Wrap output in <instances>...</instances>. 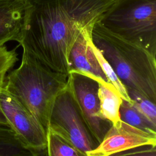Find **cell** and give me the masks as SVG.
<instances>
[{"mask_svg":"<svg viewBox=\"0 0 156 156\" xmlns=\"http://www.w3.org/2000/svg\"><path fill=\"white\" fill-rule=\"evenodd\" d=\"M116 0H28L19 45L52 70L69 74L68 55L85 29Z\"/></svg>","mask_w":156,"mask_h":156,"instance_id":"obj_1","label":"cell"},{"mask_svg":"<svg viewBox=\"0 0 156 156\" xmlns=\"http://www.w3.org/2000/svg\"><path fill=\"white\" fill-rule=\"evenodd\" d=\"M92 41L126 88L138 91L156 103V60L141 46L114 34L99 21Z\"/></svg>","mask_w":156,"mask_h":156,"instance_id":"obj_2","label":"cell"},{"mask_svg":"<svg viewBox=\"0 0 156 156\" xmlns=\"http://www.w3.org/2000/svg\"><path fill=\"white\" fill-rule=\"evenodd\" d=\"M23 49L21 63L7 74L4 89L37 119L47 133L51 107L66 85L68 76L52 70Z\"/></svg>","mask_w":156,"mask_h":156,"instance_id":"obj_3","label":"cell"},{"mask_svg":"<svg viewBox=\"0 0 156 156\" xmlns=\"http://www.w3.org/2000/svg\"><path fill=\"white\" fill-rule=\"evenodd\" d=\"M99 22L156 56V0H116Z\"/></svg>","mask_w":156,"mask_h":156,"instance_id":"obj_4","label":"cell"},{"mask_svg":"<svg viewBox=\"0 0 156 156\" xmlns=\"http://www.w3.org/2000/svg\"><path fill=\"white\" fill-rule=\"evenodd\" d=\"M48 129L60 135L87 155L99 144L79 108L68 80L52 104Z\"/></svg>","mask_w":156,"mask_h":156,"instance_id":"obj_5","label":"cell"},{"mask_svg":"<svg viewBox=\"0 0 156 156\" xmlns=\"http://www.w3.org/2000/svg\"><path fill=\"white\" fill-rule=\"evenodd\" d=\"M68 82L86 122L99 144L112 124L100 114L99 83L91 77L74 72L69 73Z\"/></svg>","mask_w":156,"mask_h":156,"instance_id":"obj_6","label":"cell"},{"mask_svg":"<svg viewBox=\"0 0 156 156\" xmlns=\"http://www.w3.org/2000/svg\"><path fill=\"white\" fill-rule=\"evenodd\" d=\"M0 107L9 126L29 147L41 152L46 149V132L37 119L4 88Z\"/></svg>","mask_w":156,"mask_h":156,"instance_id":"obj_7","label":"cell"},{"mask_svg":"<svg viewBox=\"0 0 156 156\" xmlns=\"http://www.w3.org/2000/svg\"><path fill=\"white\" fill-rule=\"evenodd\" d=\"M146 145H156V133L134 127L121 120L112 125L102 140L88 156H110Z\"/></svg>","mask_w":156,"mask_h":156,"instance_id":"obj_8","label":"cell"},{"mask_svg":"<svg viewBox=\"0 0 156 156\" xmlns=\"http://www.w3.org/2000/svg\"><path fill=\"white\" fill-rule=\"evenodd\" d=\"M92 29L83 30L74 42L68 58L69 73L74 72L81 74L116 91L106 77L100 65L97 55L98 49L91 38Z\"/></svg>","mask_w":156,"mask_h":156,"instance_id":"obj_9","label":"cell"},{"mask_svg":"<svg viewBox=\"0 0 156 156\" xmlns=\"http://www.w3.org/2000/svg\"><path fill=\"white\" fill-rule=\"evenodd\" d=\"M28 0H0V47L22 40Z\"/></svg>","mask_w":156,"mask_h":156,"instance_id":"obj_10","label":"cell"},{"mask_svg":"<svg viewBox=\"0 0 156 156\" xmlns=\"http://www.w3.org/2000/svg\"><path fill=\"white\" fill-rule=\"evenodd\" d=\"M43 153L24 144L9 125L0 123V156H41Z\"/></svg>","mask_w":156,"mask_h":156,"instance_id":"obj_11","label":"cell"},{"mask_svg":"<svg viewBox=\"0 0 156 156\" xmlns=\"http://www.w3.org/2000/svg\"><path fill=\"white\" fill-rule=\"evenodd\" d=\"M98 98L101 116L110 121L112 125L116 124L121 119L119 107L122 99L116 90H112L99 83Z\"/></svg>","mask_w":156,"mask_h":156,"instance_id":"obj_12","label":"cell"},{"mask_svg":"<svg viewBox=\"0 0 156 156\" xmlns=\"http://www.w3.org/2000/svg\"><path fill=\"white\" fill-rule=\"evenodd\" d=\"M120 119L139 129L156 133V124L149 121L132 102L122 100L119 107Z\"/></svg>","mask_w":156,"mask_h":156,"instance_id":"obj_13","label":"cell"},{"mask_svg":"<svg viewBox=\"0 0 156 156\" xmlns=\"http://www.w3.org/2000/svg\"><path fill=\"white\" fill-rule=\"evenodd\" d=\"M46 149L48 156H88L60 135L48 129Z\"/></svg>","mask_w":156,"mask_h":156,"instance_id":"obj_14","label":"cell"},{"mask_svg":"<svg viewBox=\"0 0 156 156\" xmlns=\"http://www.w3.org/2000/svg\"><path fill=\"white\" fill-rule=\"evenodd\" d=\"M18 60L16 48L9 50L5 45L0 47V96L4 87L6 76ZM0 123L9 125L1 110V107Z\"/></svg>","mask_w":156,"mask_h":156,"instance_id":"obj_15","label":"cell"},{"mask_svg":"<svg viewBox=\"0 0 156 156\" xmlns=\"http://www.w3.org/2000/svg\"><path fill=\"white\" fill-rule=\"evenodd\" d=\"M126 89L133 105L149 121L156 124V103L136 90L129 88Z\"/></svg>","mask_w":156,"mask_h":156,"instance_id":"obj_16","label":"cell"},{"mask_svg":"<svg viewBox=\"0 0 156 156\" xmlns=\"http://www.w3.org/2000/svg\"><path fill=\"white\" fill-rule=\"evenodd\" d=\"M110 156H156V145H146L135 147Z\"/></svg>","mask_w":156,"mask_h":156,"instance_id":"obj_17","label":"cell"}]
</instances>
